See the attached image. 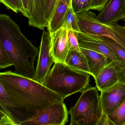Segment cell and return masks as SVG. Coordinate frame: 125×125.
I'll use <instances>...</instances> for the list:
<instances>
[{
  "mask_svg": "<svg viewBox=\"0 0 125 125\" xmlns=\"http://www.w3.org/2000/svg\"><path fill=\"white\" fill-rule=\"evenodd\" d=\"M0 84L14 106L19 125L50 105L64 101L43 84L11 71L0 73Z\"/></svg>",
  "mask_w": 125,
  "mask_h": 125,
  "instance_id": "cell-1",
  "label": "cell"
},
{
  "mask_svg": "<svg viewBox=\"0 0 125 125\" xmlns=\"http://www.w3.org/2000/svg\"><path fill=\"white\" fill-rule=\"evenodd\" d=\"M0 43L8 52L17 74L34 79L39 50L22 34L19 25L5 14L0 15Z\"/></svg>",
  "mask_w": 125,
  "mask_h": 125,
  "instance_id": "cell-2",
  "label": "cell"
},
{
  "mask_svg": "<svg viewBox=\"0 0 125 125\" xmlns=\"http://www.w3.org/2000/svg\"><path fill=\"white\" fill-rule=\"evenodd\" d=\"M91 74L70 67L64 63L54 62L43 84L64 99L83 92L89 85Z\"/></svg>",
  "mask_w": 125,
  "mask_h": 125,
  "instance_id": "cell-3",
  "label": "cell"
},
{
  "mask_svg": "<svg viewBox=\"0 0 125 125\" xmlns=\"http://www.w3.org/2000/svg\"><path fill=\"white\" fill-rule=\"evenodd\" d=\"M98 89L96 87L86 89L69 110L71 125H98L103 115Z\"/></svg>",
  "mask_w": 125,
  "mask_h": 125,
  "instance_id": "cell-4",
  "label": "cell"
},
{
  "mask_svg": "<svg viewBox=\"0 0 125 125\" xmlns=\"http://www.w3.org/2000/svg\"><path fill=\"white\" fill-rule=\"evenodd\" d=\"M80 32L94 36L109 38L125 48V25L117 22L105 24L96 19V15L90 10L76 14Z\"/></svg>",
  "mask_w": 125,
  "mask_h": 125,
  "instance_id": "cell-5",
  "label": "cell"
},
{
  "mask_svg": "<svg viewBox=\"0 0 125 125\" xmlns=\"http://www.w3.org/2000/svg\"><path fill=\"white\" fill-rule=\"evenodd\" d=\"M69 112L64 102H56L39 112L21 125H64L68 121Z\"/></svg>",
  "mask_w": 125,
  "mask_h": 125,
  "instance_id": "cell-6",
  "label": "cell"
},
{
  "mask_svg": "<svg viewBox=\"0 0 125 125\" xmlns=\"http://www.w3.org/2000/svg\"><path fill=\"white\" fill-rule=\"evenodd\" d=\"M54 63L51 52V36L43 31L39 49L34 80L43 84L52 65Z\"/></svg>",
  "mask_w": 125,
  "mask_h": 125,
  "instance_id": "cell-7",
  "label": "cell"
},
{
  "mask_svg": "<svg viewBox=\"0 0 125 125\" xmlns=\"http://www.w3.org/2000/svg\"><path fill=\"white\" fill-rule=\"evenodd\" d=\"M100 101L103 113L114 112L125 101V83H118L101 92Z\"/></svg>",
  "mask_w": 125,
  "mask_h": 125,
  "instance_id": "cell-8",
  "label": "cell"
},
{
  "mask_svg": "<svg viewBox=\"0 0 125 125\" xmlns=\"http://www.w3.org/2000/svg\"><path fill=\"white\" fill-rule=\"evenodd\" d=\"M74 32L78 39L80 47L101 53L107 58L110 62L112 61H122L109 46L98 36L81 32Z\"/></svg>",
  "mask_w": 125,
  "mask_h": 125,
  "instance_id": "cell-9",
  "label": "cell"
},
{
  "mask_svg": "<svg viewBox=\"0 0 125 125\" xmlns=\"http://www.w3.org/2000/svg\"><path fill=\"white\" fill-rule=\"evenodd\" d=\"M68 30L62 27L54 32L51 36V52L54 62L64 63L69 50L68 39Z\"/></svg>",
  "mask_w": 125,
  "mask_h": 125,
  "instance_id": "cell-10",
  "label": "cell"
},
{
  "mask_svg": "<svg viewBox=\"0 0 125 125\" xmlns=\"http://www.w3.org/2000/svg\"><path fill=\"white\" fill-rule=\"evenodd\" d=\"M99 22L105 24L117 22L125 19V0H109L96 16Z\"/></svg>",
  "mask_w": 125,
  "mask_h": 125,
  "instance_id": "cell-11",
  "label": "cell"
},
{
  "mask_svg": "<svg viewBox=\"0 0 125 125\" xmlns=\"http://www.w3.org/2000/svg\"><path fill=\"white\" fill-rule=\"evenodd\" d=\"M80 49L87 59L90 74L95 80L110 61L105 55L101 53L82 47Z\"/></svg>",
  "mask_w": 125,
  "mask_h": 125,
  "instance_id": "cell-12",
  "label": "cell"
},
{
  "mask_svg": "<svg viewBox=\"0 0 125 125\" xmlns=\"http://www.w3.org/2000/svg\"><path fill=\"white\" fill-rule=\"evenodd\" d=\"M71 0H60L47 24L48 31L52 33L62 27Z\"/></svg>",
  "mask_w": 125,
  "mask_h": 125,
  "instance_id": "cell-13",
  "label": "cell"
},
{
  "mask_svg": "<svg viewBox=\"0 0 125 125\" xmlns=\"http://www.w3.org/2000/svg\"><path fill=\"white\" fill-rule=\"evenodd\" d=\"M64 63L76 70L90 74L87 59L81 50H69Z\"/></svg>",
  "mask_w": 125,
  "mask_h": 125,
  "instance_id": "cell-14",
  "label": "cell"
},
{
  "mask_svg": "<svg viewBox=\"0 0 125 125\" xmlns=\"http://www.w3.org/2000/svg\"><path fill=\"white\" fill-rule=\"evenodd\" d=\"M62 27L66 28L68 30H72L75 32H80L78 19L72 8L71 3L67 11Z\"/></svg>",
  "mask_w": 125,
  "mask_h": 125,
  "instance_id": "cell-15",
  "label": "cell"
},
{
  "mask_svg": "<svg viewBox=\"0 0 125 125\" xmlns=\"http://www.w3.org/2000/svg\"><path fill=\"white\" fill-rule=\"evenodd\" d=\"M113 125H125V101L114 112L107 115Z\"/></svg>",
  "mask_w": 125,
  "mask_h": 125,
  "instance_id": "cell-16",
  "label": "cell"
},
{
  "mask_svg": "<svg viewBox=\"0 0 125 125\" xmlns=\"http://www.w3.org/2000/svg\"><path fill=\"white\" fill-rule=\"evenodd\" d=\"M98 37L107 44L120 59L125 63V48L124 47L109 38L101 36Z\"/></svg>",
  "mask_w": 125,
  "mask_h": 125,
  "instance_id": "cell-17",
  "label": "cell"
},
{
  "mask_svg": "<svg viewBox=\"0 0 125 125\" xmlns=\"http://www.w3.org/2000/svg\"><path fill=\"white\" fill-rule=\"evenodd\" d=\"M71 5L75 14L91 10L92 0H71Z\"/></svg>",
  "mask_w": 125,
  "mask_h": 125,
  "instance_id": "cell-18",
  "label": "cell"
},
{
  "mask_svg": "<svg viewBox=\"0 0 125 125\" xmlns=\"http://www.w3.org/2000/svg\"><path fill=\"white\" fill-rule=\"evenodd\" d=\"M0 2L8 9L15 13H23V5L21 0H0Z\"/></svg>",
  "mask_w": 125,
  "mask_h": 125,
  "instance_id": "cell-19",
  "label": "cell"
},
{
  "mask_svg": "<svg viewBox=\"0 0 125 125\" xmlns=\"http://www.w3.org/2000/svg\"><path fill=\"white\" fill-rule=\"evenodd\" d=\"M13 65L9 55L0 43V69H2Z\"/></svg>",
  "mask_w": 125,
  "mask_h": 125,
  "instance_id": "cell-20",
  "label": "cell"
},
{
  "mask_svg": "<svg viewBox=\"0 0 125 125\" xmlns=\"http://www.w3.org/2000/svg\"><path fill=\"white\" fill-rule=\"evenodd\" d=\"M57 0H45L44 18L47 24L53 14Z\"/></svg>",
  "mask_w": 125,
  "mask_h": 125,
  "instance_id": "cell-21",
  "label": "cell"
},
{
  "mask_svg": "<svg viewBox=\"0 0 125 125\" xmlns=\"http://www.w3.org/2000/svg\"><path fill=\"white\" fill-rule=\"evenodd\" d=\"M23 5L22 14L25 17L30 19L34 11L35 0H21Z\"/></svg>",
  "mask_w": 125,
  "mask_h": 125,
  "instance_id": "cell-22",
  "label": "cell"
},
{
  "mask_svg": "<svg viewBox=\"0 0 125 125\" xmlns=\"http://www.w3.org/2000/svg\"><path fill=\"white\" fill-rule=\"evenodd\" d=\"M68 39L69 46V50L80 51L78 39L72 30H69L68 32Z\"/></svg>",
  "mask_w": 125,
  "mask_h": 125,
  "instance_id": "cell-23",
  "label": "cell"
},
{
  "mask_svg": "<svg viewBox=\"0 0 125 125\" xmlns=\"http://www.w3.org/2000/svg\"><path fill=\"white\" fill-rule=\"evenodd\" d=\"M109 0H92L91 10L100 11L102 10Z\"/></svg>",
  "mask_w": 125,
  "mask_h": 125,
  "instance_id": "cell-24",
  "label": "cell"
},
{
  "mask_svg": "<svg viewBox=\"0 0 125 125\" xmlns=\"http://www.w3.org/2000/svg\"><path fill=\"white\" fill-rule=\"evenodd\" d=\"M112 124L109 120L107 115L103 114L102 117L100 121L99 122L98 125H111Z\"/></svg>",
  "mask_w": 125,
  "mask_h": 125,
  "instance_id": "cell-25",
  "label": "cell"
},
{
  "mask_svg": "<svg viewBox=\"0 0 125 125\" xmlns=\"http://www.w3.org/2000/svg\"><path fill=\"white\" fill-rule=\"evenodd\" d=\"M59 0H57V2H56V5H55V7L54 9V10L55 9V8H56V6H57V5L58 4V2H59Z\"/></svg>",
  "mask_w": 125,
  "mask_h": 125,
  "instance_id": "cell-26",
  "label": "cell"
},
{
  "mask_svg": "<svg viewBox=\"0 0 125 125\" xmlns=\"http://www.w3.org/2000/svg\"></svg>",
  "mask_w": 125,
  "mask_h": 125,
  "instance_id": "cell-27",
  "label": "cell"
}]
</instances>
